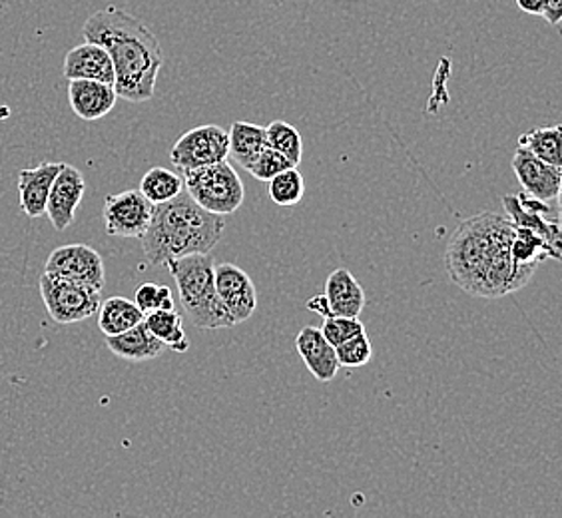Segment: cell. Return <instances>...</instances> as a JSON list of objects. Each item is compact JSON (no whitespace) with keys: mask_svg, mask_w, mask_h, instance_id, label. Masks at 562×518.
Listing matches in <instances>:
<instances>
[{"mask_svg":"<svg viewBox=\"0 0 562 518\" xmlns=\"http://www.w3.org/2000/svg\"><path fill=\"white\" fill-rule=\"evenodd\" d=\"M82 34L87 43L100 44L114 65V90L134 104L148 102L164 65L162 46L150 29L116 7L94 12Z\"/></svg>","mask_w":562,"mask_h":518,"instance_id":"2","label":"cell"},{"mask_svg":"<svg viewBox=\"0 0 562 518\" xmlns=\"http://www.w3.org/2000/svg\"><path fill=\"white\" fill-rule=\"evenodd\" d=\"M325 339L336 347L347 339L366 331V325L359 322V317H339V315H327L324 325L319 327Z\"/></svg>","mask_w":562,"mask_h":518,"instance_id":"30","label":"cell"},{"mask_svg":"<svg viewBox=\"0 0 562 518\" xmlns=\"http://www.w3.org/2000/svg\"><path fill=\"white\" fill-rule=\"evenodd\" d=\"M41 295L46 312L58 325L85 322L97 314L100 305V292L94 288L46 271L41 278Z\"/></svg>","mask_w":562,"mask_h":518,"instance_id":"6","label":"cell"},{"mask_svg":"<svg viewBox=\"0 0 562 518\" xmlns=\"http://www.w3.org/2000/svg\"><path fill=\"white\" fill-rule=\"evenodd\" d=\"M66 80H98L114 87V65L100 44L85 43L72 48L65 58Z\"/></svg>","mask_w":562,"mask_h":518,"instance_id":"15","label":"cell"},{"mask_svg":"<svg viewBox=\"0 0 562 518\" xmlns=\"http://www.w3.org/2000/svg\"><path fill=\"white\" fill-rule=\"evenodd\" d=\"M297 353L303 359L305 368L310 373L322 383L334 381L339 371V361H337L336 347L331 346L319 327H303L297 339H295Z\"/></svg>","mask_w":562,"mask_h":518,"instance_id":"16","label":"cell"},{"mask_svg":"<svg viewBox=\"0 0 562 518\" xmlns=\"http://www.w3.org/2000/svg\"><path fill=\"white\" fill-rule=\"evenodd\" d=\"M216 292L234 324H244L258 307V293L246 271L234 263L216 266Z\"/></svg>","mask_w":562,"mask_h":518,"instance_id":"12","label":"cell"},{"mask_svg":"<svg viewBox=\"0 0 562 518\" xmlns=\"http://www.w3.org/2000/svg\"><path fill=\"white\" fill-rule=\"evenodd\" d=\"M519 146L535 154L542 162L562 168V132L561 126L537 128L525 132L519 138Z\"/></svg>","mask_w":562,"mask_h":518,"instance_id":"24","label":"cell"},{"mask_svg":"<svg viewBox=\"0 0 562 518\" xmlns=\"http://www.w3.org/2000/svg\"><path fill=\"white\" fill-rule=\"evenodd\" d=\"M63 162H43L36 168H24L19 172L22 212L29 217L46 216V202L56 176L63 170Z\"/></svg>","mask_w":562,"mask_h":518,"instance_id":"17","label":"cell"},{"mask_svg":"<svg viewBox=\"0 0 562 518\" xmlns=\"http://www.w3.org/2000/svg\"><path fill=\"white\" fill-rule=\"evenodd\" d=\"M182 180L195 204L217 216H229L244 204L246 190L227 160L182 173Z\"/></svg>","mask_w":562,"mask_h":518,"instance_id":"5","label":"cell"},{"mask_svg":"<svg viewBox=\"0 0 562 518\" xmlns=\"http://www.w3.org/2000/svg\"><path fill=\"white\" fill-rule=\"evenodd\" d=\"M325 303L329 315L359 317L366 307V292L349 270H336L325 281Z\"/></svg>","mask_w":562,"mask_h":518,"instance_id":"18","label":"cell"},{"mask_svg":"<svg viewBox=\"0 0 562 518\" xmlns=\"http://www.w3.org/2000/svg\"><path fill=\"white\" fill-rule=\"evenodd\" d=\"M144 324L156 335L164 347H170L176 353H186L190 349V341L186 337L184 319L176 309H156L144 315Z\"/></svg>","mask_w":562,"mask_h":518,"instance_id":"23","label":"cell"},{"mask_svg":"<svg viewBox=\"0 0 562 518\" xmlns=\"http://www.w3.org/2000/svg\"><path fill=\"white\" fill-rule=\"evenodd\" d=\"M266 146V128L260 124L236 120L227 132V156L244 170H248Z\"/></svg>","mask_w":562,"mask_h":518,"instance_id":"20","label":"cell"},{"mask_svg":"<svg viewBox=\"0 0 562 518\" xmlns=\"http://www.w3.org/2000/svg\"><path fill=\"white\" fill-rule=\"evenodd\" d=\"M515 2H517L520 11L532 14V16H541L547 0H515Z\"/></svg>","mask_w":562,"mask_h":518,"instance_id":"33","label":"cell"},{"mask_svg":"<svg viewBox=\"0 0 562 518\" xmlns=\"http://www.w3.org/2000/svg\"><path fill=\"white\" fill-rule=\"evenodd\" d=\"M288 168H293V164L290 162L285 156H281L280 151H276L273 148H270V146H266V148L260 151V156L251 162L248 172L251 173L256 180H260V182H270L271 178H276L278 173L288 170Z\"/></svg>","mask_w":562,"mask_h":518,"instance_id":"31","label":"cell"},{"mask_svg":"<svg viewBox=\"0 0 562 518\" xmlns=\"http://www.w3.org/2000/svg\"><path fill=\"white\" fill-rule=\"evenodd\" d=\"M166 268L172 273L180 292V302L195 327L224 329L236 325L217 295L216 266L210 254H192L172 259Z\"/></svg>","mask_w":562,"mask_h":518,"instance_id":"4","label":"cell"},{"mask_svg":"<svg viewBox=\"0 0 562 518\" xmlns=\"http://www.w3.org/2000/svg\"><path fill=\"white\" fill-rule=\"evenodd\" d=\"M170 160L180 172H192L204 166L227 160V132L216 124H204L186 132L173 144Z\"/></svg>","mask_w":562,"mask_h":518,"instance_id":"7","label":"cell"},{"mask_svg":"<svg viewBox=\"0 0 562 518\" xmlns=\"http://www.w3.org/2000/svg\"><path fill=\"white\" fill-rule=\"evenodd\" d=\"M549 204L551 202H542L525 192L503 198L505 212H507V217L513 226L537 232L542 238L549 239L552 246L561 248L559 212L551 210Z\"/></svg>","mask_w":562,"mask_h":518,"instance_id":"10","label":"cell"},{"mask_svg":"<svg viewBox=\"0 0 562 518\" xmlns=\"http://www.w3.org/2000/svg\"><path fill=\"white\" fill-rule=\"evenodd\" d=\"M85 192H87L85 176L75 166L65 164L53 182L48 202H46V216L56 232H65L75 224L76 212L82 204Z\"/></svg>","mask_w":562,"mask_h":518,"instance_id":"11","label":"cell"},{"mask_svg":"<svg viewBox=\"0 0 562 518\" xmlns=\"http://www.w3.org/2000/svg\"><path fill=\"white\" fill-rule=\"evenodd\" d=\"M513 224L493 212L469 217L454 229L445 254V268L454 285L475 297H505L529 283L537 268L520 266L510 256Z\"/></svg>","mask_w":562,"mask_h":518,"instance_id":"1","label":"cell"},{"mask_svg":"<svg viewBox=\"0 0 562 518\" xmlns=\"http://www.w3.org/2000/svg\"><path fill=\"white\" fill-rule=\"evenodd\" d=\"M154 204L140 190L112 194L104 202V226L114 238H142L150 226Z\"/></svg>","mask_w":562,"mask_h":518,"instance_id":"9","label":"cell"},{"mask_svg":"<svg viewBox=\"0 0 562 518\" xmlns=\"http://www.w3.org/2000/svg\"><path fill=\"white\" fill-rule=\"evenodd\" d=\"M106 346L114 356L134 363L156 359L164 351L162 341L151 334L144 322L134 325L124 334L110 335L106 337Z\"/></svg>","mask_w":562,"mask_h":518,"instance_id":"19","label":"cell"},{"mask_svg":"<svg viewBox=\"0 0 562 518\" xmlns=\"http://www.w3.org/2000/svg\"><path fill=\"white\" fill-rule=\"evenodd\" d=\"M513 170L519 178L525 194L532 195L542 202L559 200L562 188L561 168L542 162L527 148L519 146L513 156Z\"/></svg>","mask_w":562,"mask_h":518,"instance_id":"13","label":"cell"},{"mask_svg":"<svg viewBox=\"0 0 562 518\" xmlns=\"http://www.w3.org/2000/svg\"><path fill=\"white\" fill-rule=\"evenodd\" d=\"M337 361L339 368L356 369L368 365L373 357V347H371V339L368 334L356 335L351 339H347L344 344L336 346Z\"/></svg>","mask_w":562,"mask_h":518,"instance_id":"28","label":"cell"},{"mask_svg":"<svg viewBox=\"0 0 562 518\" xmlns=\"http://www.w3.org/2000/svg\"><path fill=\"white\" fill-rule=\"evenodd\" d=\"M44 271L58 275V278H65V280L85 283L98 292H102V288L106 283L104 259L97 249L85 246V244L56 248L46 259Z\"/></svg>","mask_w":562,"mask_h":518,"instance_id":"8","label":"cell"},{"mask_svg":"<svg viewBox=\"0 0 562 518\" xmlns=\"http://www.w3.org/2000/svg\"><path fill=\"white\" fill-rule=\"evenodd\" d=\"M140 192L150 200L151 204L170 202L176 195L184 192V180L162 166H154L144 173L140 182Z\"/></svg>","mask_w":562,"mask_h":518,"instance_id":"25","label":"cell"},{"mask_svg":"<svg viewBox=\"0 0 562 518\" xmlns=\"http://www.w3.org/2000/svg\"><path fill=\"white\" fill-rule=\"evenodd\" d=\"M266 140L270 148L280 151L295 168L300 166L303 156L302 134L290 122L273 120L270 126H266Z\"/></svg>","mask_w":562,"mask_h":518,"instance_id":"26","label":"cell"},{"mask_svg":"<svg viewBox=\"0 0 562 518\" xmlns=\"http://www.w3.org/2000/svg\"><path fill=\"white\" fill-rule=\"evenodd\" d=\"M134 303L140 307L142 314H150L156 309H176L172 290L158 283H142L136 290Z\"/></svg>","mask_w":562,"mask_h":518,"instance_id":"29","label":"cell"},{"mask_svg":"<svg viewBox=\"0 0 562 518\" xmlns=\"http://www.w3.org/2000/svg\"><path fill=\"white\" fill-rule=\"evenodd\" d=\"M541 16L551 26H559V22L562 19V0H547Z\"/></svg>","mask_w":562,"mask_h":518,"instance_id":"32","label":"cell"},{"mask_svg":"<svg viewBox=\"0 0 562 518\" xmlns=\"http://www.w3.org/2000/svg\"><path fill=\"white\" fill-rule=\"evenodd\" d=\"M68 102L76 116L87 122L104 119L110 114L119 94L112 85H104L98 80H68Z\"/></svg>","mask_w":562,"mask_h":518,"instance_id":"14","label":"cell"},{"mask_svg":"<svg viewBox=\"0 0 562 518\" xmlns=\"http://www.w3.org/2000/svg\"><path fill=\"white\" fill-rule=\"evenodd\" d=\"M226 222L195 204L188 192L154 205L150 226L142 234V248L150 266H168L172 259L210 254L224 236Z\"/></svg>","mask_w":562,"mask_h":518,"instance_id":"3","label":"cell"},{"mask_svg":"<svg viewBox=\"0 0 562 518\" xmlns=\"http://www.w3.org/2000/svg\"><path fill=\"white\" fill-rule=\"evenodd\" d=\"M307 307H310L312 312H315V314L322 315V317H327V315H329L324 293H322V295H315L314 300H310V302H307Z\"/></svg>","mask_w":562,"mask_h":518,"instance_id":"34","label":"cell"},{"mask_svg":"<svg viewBox=\"0 0 562 518\" xmlns=\"http://www.w3.org/2000/svg\"><path fill=\"white\" fill-rule=\"evenodd\" d=\"M97 314L98 327L106 337L124 334L134 325L144 322L140 307L131 300H126V297H120V295L109 297L106 302H100Z\"/></svg>","mask_w":562,"mask_h":518,"instance_id":"22","label":"cell"},{"mask_svg":"<svg viewBox=\"0 0 562 518\" xmlns=\"http://www.w3.org/2000/svg\"><path fill=\"white\" fill-rule=\"evenodd\" d=\"M510 256L520 266L539 268V263L544 259L559 261L561 259V248L552 246L549 239L542 238L537 232H530L525 227H515L513 239H510Z\"/></svg>","mask_w":562,"mask_h":518,"instance_id":"21","label":"cell"},{"mask_svg":"<svg viewBox=\"0 0 562 518\" xmlns=\"http://www.w3.org/2000/svg\"><path fill=\"white\" fill-rule=\"evenodd\" d=\"M268 188H270V198L273 200V204L283 205V207L300 204L305 195V182H303L302 173L295 170V166L278 173L276 178H271Z\"/></svg>","mask_w":562,"mask_h":518,"instance_id":"27","label":"cell"}]
</instances>
